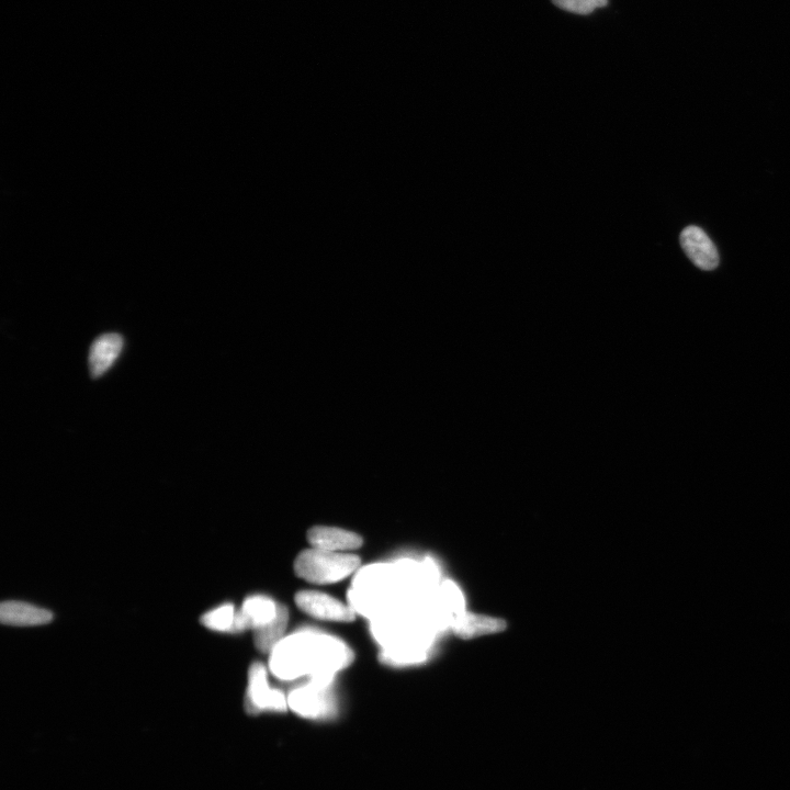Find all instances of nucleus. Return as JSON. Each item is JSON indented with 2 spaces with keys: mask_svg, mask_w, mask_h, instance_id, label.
<instances>
[{
  "mask_svg": "<svg viewBox=\"0 0 790 790\" xmlns=\"http://www.w3.org/2000/svg\"><path fill=\"white\" fill-rule=\"evenodd\" d=\"M450 626L458 636L468 639L501 631L505 628V623L500 619L472 615L464 612L459 614Z\"/></svg>",
  "mask_w": 790,
  "mask_h": 790,
  "instance_id": "obj_11",
  "label": "nucleus"
},
{
  "mask_svg": "<svg viewBox=\"0 0 790 790\" xmlns=\"http://www.w3.org/2000/svg\"><path fill=\"white\" fill-rule=\"evenodd\" d=\"M681 246L698 268L710 272L719 265V254L709 236L697 227L686 228L680 237Z\"/></svg>",
  "mask_w": 790,
  "mask_h": 790,
  "instance_id": "obj_5",
  "label": "nucleus"
},
{
  "mask_svg": "<svg viewBox=\"0 0 790 790\" xmlns=\"http://www.w3.org/2000/svg\"><path fill=\"white\" fill-rule=\"evenodd\" d=\"M289 622V612L285 605H278L277 615L269 623L254 629L256 648L263 652H272L284 637Z\"/></svg>",
  "mask_w": 790,
  "mask_h": 790,
  "instance_id": "obj_10",
  "label": "nucleus"
},
{
  "mask_svg": "<svg viewBox=\"0 0 790 790\" xmlns=\"http://www.w3.org/2000/svg\"><path fill=\"white\" fill-rule=\"evenodd\" d=\"M277 611L278 605L268 597H248L240 611L236 612L233 632L261 627L273 620Z\"/></svg>",
  "mask_w": 790,
  "mask_h": 790,
  "instance_id": "obj_6",
  "label": "nucleus"
},
{
  "mask_svg": "<svg viewBox=\"0 0 790 790\" xmlns=\"http://www.w3.org/2000/svg\"><path fill=\"white\" fill-rule=\"evenodd\" d=\"M123 347V338L119 334L101 335L90 347L89 368L94 378L103 376L114 365Z\"/></svg>",
  "mask_w": 790,
  "mask_h": 790,
  "instance_id": "obj_9",
  "label": "nucleus"
},
{
  "mask_svg": "<svg viewBox=\"0 0 790 790\" xmlns=\"http://www.w3.org/2000/svg\"><path fill=\"white\" fill-rule=\"evenodd\" d=\"M359 564L357 556L313 548L300 553L295 562V571L299 578L307 582L331 584L349 577Z\"/></svg>",
  "mask_w": 790,
  "mask_h": 790,
  "instance_id": "obj_1",
  "label": "nucleus"
},
{
  "mask_svg": "<svg viewBox=\"0 0 790 790\" xmlns=\"http://www.w3.org/2000/svg\"><path fill=\"white\" fill-rule=\"evenodd\" d=\"M0 619L5 625L31 627L50 623L53 614L29 603L10 601L0 607Z\"/></svg>",
  "mask_w": 790,
  "mask_h": 790,
  "instance_id": "obj_8",
  "label": "nucleus"
},
{
  "mask_svg": "<svg viewBox=\"0 0 790 790\" xmlns=\"http://www.w3.org/2000/svg\"><path fill=\"white\" fill-rule=\"evenodd\" d=\"M381 661L389 665H410L426 659V649L417 648H385L381 652Z\"/></svg>",
  "mask_w": 790,
  "mask_h": 790,
  "instance_id": "obj_13",
  "label": "nucleus"
},
{
  "mask_svg": "<svg viewBox=\"0 0 790 790\" xmlns=\"http://www.w3.org/2000/svg\"><path fill=\"white\" fill-rule=\"evenodd\" d=\"M245 708L248 713L253 715L264 713V711L286 713L289 709L285 694L269 687L267 672L262 663L252 664L250 671H248Z\"/></svg>",
  "mask_w": 790,
  "mask_h": 790,
  "instance_id": "obj_2",
  "label": "nucleus"
},
{
  "mask_svg": "<svg viewBox=\"0 0 790 790\" xmlns=\"http://www.w3.org/2000/svg\"><path fill=\"white\" fill-rule=\"evenodd\" d=\"M308 539L313 548L340 552L354 550L363 546V539L347 530L318 526L309 530Z\"/></svg>",
  "mask_w": 790,
  "mask_h": 790,
  "instance_id": "obj_7",
  "label": "nucleus"
},
{
  "mask_svg": "<svg viewBox=\"0 0 790 790\" xmlns=\"http://www.w3.org/2000/svg\"><path fill=\"white\" fill-rule=\"evenodd\" d=\"M236 611L232 604H225L201 617V623L213 631L233 632Z\"/></svg>",
  "mask_w": 790,
  "mask_h": 790,
  "instance_id": "obj_12",
  "label": "nucleus"
},
{
  "mask_svg": "<svg viewBox=\"0 0 790 790\" xmlns=\"http://www.w3.org/2000/svg\"><path fill=\"white\" fill-rule=\"evenodd\" d=\"M296 603L302 612L330 622L349 623L355 619V611L335 598L319 592H300L296 596Z\"/></svg>",
  "mask_w": 790,
  "mask_h": 790,
  "instance_id": "obj_4",
  "label": "nucleus"
},
{
  "mask_svg": "<svg viewBox=\"0 0 790 790\" xmlns=\"http://www.w3.org/2000/svg\"><path fill=\"white\" fill-rule=\"evenodd\" d=\"M552 3L569 13L589 15L595 9L605 7L607 0H552Z\"/></svg>",
  "mask_w": 790,
  "mask_h": 790,
  "instance_id": "obj_14",
  "label": "nucleus"
},
{
  "mask_svg": "<svg viewBox=\"0 0 790 790\" xmlns=\"http://www.w3.org/2000/svg\"><path fill=\"white\" fill-rule=\"evenodd\" d=\"M287 699L288 708L303 718L312 720L326 719L331 717L335 711L329 687L312 682L295 688Z\"/></svg>",
  "mask_w": 790,
  "mask_h": 790,
  "instance_id": "obj_3",
  "label": "nucleus"
}]
</instances>
